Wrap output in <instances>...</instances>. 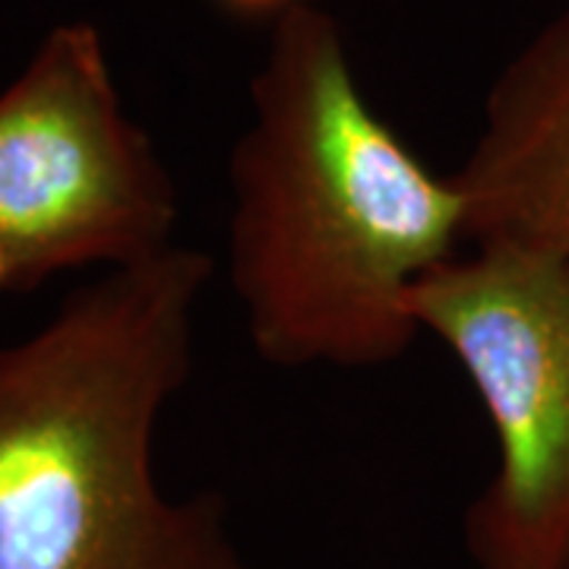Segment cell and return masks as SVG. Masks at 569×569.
Masks as SVG:
<instances>
[{
    "mask_svg": "<svg viewBox=\"0 0 569 569\" xmlns=\"http://www.w3.org/2000/svg\"><path fill=\"white\" fill-rule=\"evenodd\" d=\"M228 190V284L266 365L399 361L421 336L415 288L466 244L456 174L370 104L342 26L313 3L272 22Z\"/></svg>",
    "mask_w": 569,
    "mask_h": 569,
    "instance_id": "1",
    "label": "cell"
},
{
    "mask_svg": "<svg viewBox=\"0 0 569 569\" xmlns=\"http://www.w3.org/2000/svg\"><path fill=\"white\" fill-rule=\"evenodd\" d=\"M212 276L171 244L0 348V569H250L222 497L171 500L152 468Z\"/></svg>",
    "mask_w": 569,
    "mask_h": 569,
    "instance_id": "2",
    "label": "cell"
},
{
    "mask_svg": "<svg viewBox=\"0 0 569 569\" xmlns=\"http://www.w3.org/2000/svg\"><path fill=\"white\" fill-rule=\"evenodd\" d=\"M421 332L466 370L497 471L466 512L475 569H569V276L516 241H475L411 295Z\"/></svg>",
    "mask_w": 569,
    "mask_h": 569,
    "instance_id": "3",
    "label": "cell"
},
{
    "mask_svg": "<svg viewBox=\"0 0 569 569\" xmlns=\"http://www.w3.org/2000/svg\"><path fill=\"white\" fill-rule=\"evenodd\" d=\"M178 187L123 111L96 26L51 29L0 92V253L22 288L174 244Z\"/></svg>",
    "mask_w": 569,
    "mask_h": 569,
    "instance_id": "4",
    "label": "cell"
},
{
    "mask_svg": "<svg viewBox=\"0 0 569 569\" xmlns=\"http://www.w3.org/2000/svg\"><path fill=\"white\" fill-rule=\"evenodd\" d=\"M466 241H516L569 276V10L503 67L481 133L456 171Z\"/></svg>",
    "mask_w": 569,
    "mask_h": 569,
    "instance_id": "5",
    "label": "cell"
},
{
    "mask_svg": "<svg viewBox=\"0 0 569 569\" xmlns=\"http://www.w3.org/2000/svg\"><path fill=\"white\" fill-rule=\"evenodd\" d=\"M212 3H219L228 17H238V20L276 22L282 20L284 13L310 3V0H212Z\"/></svg>",
    "mask_w": 569,
    "mask_h": 569,
    "instance_id": "6",
    "label": "cell"
},
{
    "mask_svg": "<svg viewBox=\"0 0 569 569\" xmlns=\"http://www.w3.org/2000/svg\"><path fill=\"white\" fill-rule=\"evenodd\" d=\"M0 291H20V282H17V276H13L3 253H0Z\"/></svg>",
    "mask_w": 569,
    "mask_h": 569,
    "instance_id": "7",
    "label": "cell"
}]
</instances>
